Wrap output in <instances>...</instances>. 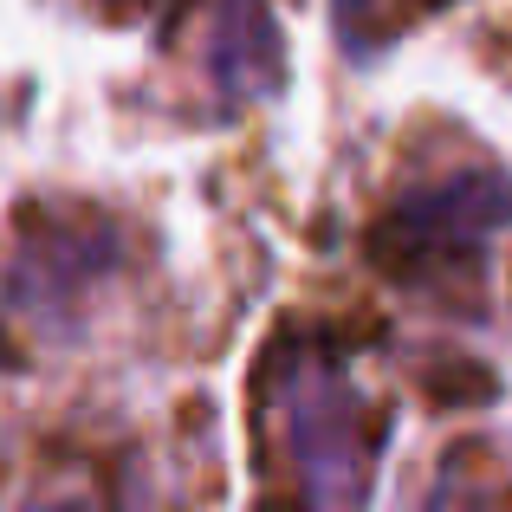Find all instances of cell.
<instances>
[{
	"instance_id": "obj_1",
	"label": "cell",
	"mask_w": 512,
	"mask_h": 512,
	"mask_svg": "<svg viewBox=\"0 0 512 512\" xmlns=\"http://www.w3.org/2000/svg\"><path fill=\"white\" fill-rule=\"evenodd\" d=\"M279 448L292 467L299 512H357L370 493V435H363V396L325 350L286 363L273 389Z\"/></svg>"
},
{
	"instance_id": "obj_2",
	"label": "cell",
	"mask_w": 512,
	"mask_h": 512,
	"mask_svg": "<svg viewBox=\"0 0 512 512\" xmlns=\"http://www.w3.org/2000/svg\"><path fill=\"white\" fill-rule=\"evenodd\" d=\"M512 221V182L500 169H454L441 182H422L389 208L376 227V253L396 266L402 279L454 273V266H480L487 240Z\"/></svg>"
},
{
	"instance_id": "obj_3",
	"label": "cell",
	"mask_w": 512,
	"mask_h": 512,
	"mask_svg": "<svg viewBox=\"0 0 512 512\" xmlns=\"http://www.w3.org/2000/svg\"><path fill=\"white\" fill-rule=\"evenodd\" d=\"M208 59L227 98H260V91L279 85V26L266 13V0H221Z\"/></svg>"
},
{
	"instance_id": "obj_4",
	"label": "cell",
	"mask_w": 512,
	"mask_h": 512,
	"mask_svg": "<svg viewBox=\"0 0 512 512\" xmlns=\"http://www.w3.org/2000/svg\"><path fill=\"white\" fill-rule=\"evenodd\" d=\"M402 7H409V20H415V7H428V0H338L344 26H350V33L363 26V39H376L383 26H396V20H402Z\"/></svg>"
},
{
	"instance_id": "obj_5",
	"label": "cell",
	"mask_w": 512,
	"mask_h": 512,
	"mask_svg": "<svg viewBox=\"0 0 512 512\" xmlns=\"http://www.w3.org/2000/svg\"><path fill=\"white\" fill-rule=\"evenodd\" d=\"M20 512H98L91 500H33V506H20Z\"/></svg>"
}]
</instances>
